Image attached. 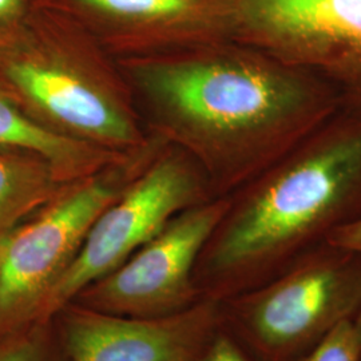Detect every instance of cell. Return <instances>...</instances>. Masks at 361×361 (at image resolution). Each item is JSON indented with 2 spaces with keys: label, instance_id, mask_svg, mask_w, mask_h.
<instances>
[{
  "label": "cell",
  "instance_id": "cell-1",
  "mask_svg": "<svg viewBox=\"0 0 361 361\" xmlns=\"http://www.w3.org/2000/svg\"><path fill=\"white\" fill-rule=\"evenodd\" d=\"M145 67L140 82L164 104L207 164L216 198L243 186L341 110L308 71L234 39Z\"/></svg>",
  "mask_w": 361,
  "mask_h": 361
},
{
  "label": "cell",
  "instance_id": "cell-2",
  "mask_svg": "<svg viewBox=\"0 0 361 361\" xmlns=\"http://www.w3.org/2000/svg\"><path fill=\"white\" fill-rule=\"evenodd\" d=\"M194 269L200 298L224 300L281 274L361 217V121L338 110L241 186Z\"/></svg>",
  "mask_w": 361,
  "mask_h": 361
},
{
  "label": "cell",
  "instance_id": "cell-3",
  "mask_svg": "<svg viewBox=\"0 0 361 361\" xmlns=\"http://www.w3.org/2000/svg\"><path fill=\"white\" fill-rule=\"evenodd\" d=\"M221 325L256 361H296L361 308V252L314 249L281 274L219 300Z\"/></svg>",
  "mask_w": 361,
  "mask_h": 361
},
{
  "label": "cell",
  "instance_id": "cell-4",
  "mask_svg": "<svg viewBox=\"0 0 361 361\" xmlns=\"http://www.w3.org/2000/svg\"><path fill=\"white\" fill-rule=\"evenodd\" d=\"M229 38L322 79L361 121V0H226Z\"/></svg>",
  "mask_w": 361,
  "mask_h": 361
},
{
  "label": "cell",
  "instance_id": "cell-5",
  "mask_svg": "<svg viewBox=\"0 0 361 361\" xmlns=\"http://www.w3.org/2000/svg\"><path fill=\"white\" fill-rule=\"evenodd\" d=\"M202 171L177 158L147 171L95 219L75 258L43 300L37 320H49L78 293L116 269L180 212L214 200Z\"/></svg>",
  "mask_w": 361,
  "mask_h": 361
},
{
  "label": "cell",
  "instance_id": "cell-6",
  "mask_svg": "<svg viewBox=\"0 0 361 361\" xmlns=\"http://www.w3.org/2000/svg\"><path fill=\"white\" fill-rule=\"evenodd\" d=\"M121 194L111 178L87 180L4 235L0 336L37 320L43 300L77 256L92 224Z\"/></svg>",
  "mask_w": 361,
  "mask_h": 361
},
{
  "label": "cell",
  "instance_id": "cell-7",
  "mask_svg": "<svg viewBox=\"0 0 361 361\" xmlns=\"http://www.w3.org/2000/svg\"><path fill=\"white\" fill-rule=\"evenodd\" d=\"M228 207L221 197L189 207L153 240L70 302L119 316L162 317L201 298L194 286L198 257Z\"/></svg>",
  "mask_w": 361,
  "mask_h": 361
},
{
  "label": "cell",
  "instance_id": "cell-8",
  "mask_svg": "<svg viewBox=\"0 0 361 361\" xmlns=\"http://www.w3.org/2000/svg\"><path fill=\"white\" fill-rule=\"evenodd\" d=\"M67 361H198L217 331L219 302L201 298L162 317H131L67 302L52 316Z\"/></svg>",
  "mask_w": 361,
  "mask_h": 361
},
{
  "label": "cell",
  "instance_id": "cell-9",
  "mask_svg": "<svg viewBox=\"0 0 361 361\" xmlns=\"http://www.w3.org/2000/svg\"><path fill=\"white\" fill-rule=\"evenodd\" d=\"M13 83L44 111L68 128L111 142H130L134 130L107 97L77 74L56 66L13 63Z\"/></svg>",
  "mask_w": 361,
  "mask_h": 361
},
{
  "label": "cell",
  "instance_id": "cell-10",
  "mask_svg": "<svg viewBox=\"0 0 361 361\" xmlns=\"http://www.w3.org/2000/svg\"><path fill=\"white\" fill-rule=\"evenodd\" d=\"M78 13L125 26H169L204 40L229 38L225 0H62Z\"/></svg>",
  "mask_w": 361,
  "mask_h": 361
},
{
  "label": "cell",
  "instance_id": "cell-11",
  "mask_svg": "<svg viewBox=\"0 0 361 361\" xmlns=\"http://www.w3.org/2000/svg\"><path fill=\"white\" fill-rule=\"evenodd\" d=\"M50 195L46 180L13 161L0 157V234L13 231L15 224Z\"/></svg>",
  "mask_w": 361,
  "mask_h": 361
},
{
  "label": "cell",
  "instance_id": "cell-12",
  "mask_svg": "<svg viewBox=\"0 0 361 361\" xmlns=\"http://www.w3.org/2000/svg\"><path fill=\"white\" fill-rule=\"evenodd\" d=\"M0 145L18 146L52 159L65 161L77 153V146L30 121L0 97Z\"/></svg>",
  "mask_w": 361,
  "mask_h": 361
},
{
  "label": "cell",
  "instance_id": "cell-13",
  "mask_svg": "<svg viewBox=\"0 0 361 361\" xmlns=\"http://www.w3.org/2000/svg\"><path fill=\"white\" fill-rule=\"evenodd\" d=\"M0 361H67L54 319L0 336Z\"/></svg>",
  "mask_w": 361,
  "mask_h": 361
},
{
  "label": "cell",
  "instance_id": "cell-14",
  "mask_svg": "<svg viewBox=\"0 0 361 361\" xmlns=\"http://www.w3.org/2000/svg\"><path fill=\"white\" fill-rule=\"evenodd\" d=\"M296 361H361V343L353 320L338 324Z\"/></svg>",
  "mask_w": 361,
  "mask_h": 361
},
{
  "label": "cell",
  "instance_id": "cell-15",
  "mask_svg": "<svg viewBox=\"0 0 361 361\" xmlns=\"http://www.w3.org/2000/svg\"><path fill=\"white\" fill-rule=\"evenodd\" d=\"M198 361H256L221 324Z\"/></svg>",
  "mask_w": 361,
  "mask_h": 361
},
{
  "label": "cell",
  "instance_id": "cell-16",
  "mask_svg": "<svg viewBox=\"0 0 361 361\" xmlns=\"http://www.w3.org/2000/svg\"><path fill=\"white\" fill-rule=\"evenodd\" d=\"M328 243L332 245L361 252V217L334 233Z\"/></svg>",
  "mask_w": 361,
  "mask_h": 361
},
{
  "label": "cell",
  "instance_id": "cell-17",
  "mask_svg": "<svg viewBox=\"0 0 361 361\" xmlns=\"http://www.w3.org/2000/svg\"><path fill=\"white\" fill-rule=\"evenodd\" d=\"M27 0H0V31L16 26L26 13Z\"/></svg>",
  "mask_w": 361,
  "mask_h": 361
},
{
  "label": "cell",
  "instance_id": "cell-18",
  "mask_svg": "<svg viewBox=\"0 0 361 361\" xmlns=\"http://www.w3.org/2000/svg\"><path fill=\"white\" fill-rule=\"evenodd\" d=\"M353 325H355V329H356V332H357V336H359L361 343V308L360 310L357 312V314L355 316V319H353Z\"/></svg>",
  "mask_w": 361,
  "mask_h": 361
},
{
  "label": "cell",
  "instance_id": "cell-19",
  "mask_svg": "<svg viewBox=\"0 0 361 361\" xmlns=\"http://www.w3.org/2000/svg\"><path fill=\"white\" fill-rule=\"evenodd\" d=\"M7 233H4V234H0V257H1V246H3V240H4V235H6Z\"/></svg>",
  "mask_w": 361,
  "mask_h": 361
}]
</instances>
